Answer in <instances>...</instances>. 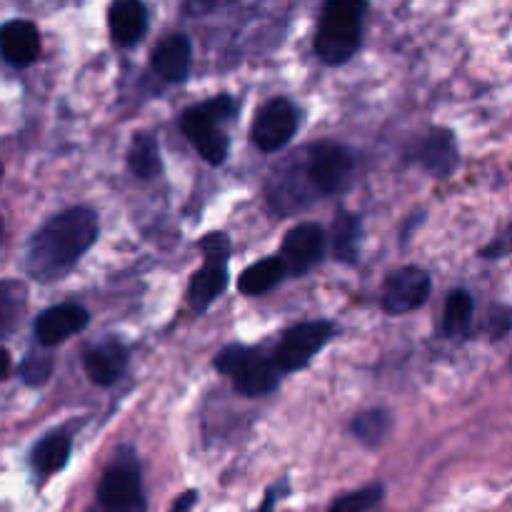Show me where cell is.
<instances>
[{
  "mask_svg": "<svg viewBox=\"0 0 512 512\" xmlns=\"http://www.w3.org/2000/svg\"><path fill=\"white\" fill-rule=\"evenodd\" d=\"M70 455V438L65 433H50L35 445L33 465L40 475L58 473Z\"/></svg>",
  "mask_w": 512,
  "mask_h": 512,
  "instance_id": "20",
  "label": "cell"
},
{
  "mask_svg": "<svg viewBox=\"0 0 512 512\" xmlns=\"http://www.w3.org/2000/svg\"><path fill=\"white\" fill-rule=\"evenodd\" d=\"M288 273L285 270V263L280 258H265L260 263L250 265L243 275H240V293L245 295H263L268 290H273L275 285L283 280V275Z\"/></svg>",
  "mask_w": 512,
  "mask_h": 512,
  "instance_id": "18",
  "label": "cell"
},
{
  "mask_svg": "<svg viewBox=\"0 0 512 512\" xmlns=\"http://www.w3.org/2000/svg\"><path fill=\"white\" fill-rule=\"evenodd\" d=\"M335 255L343 263H355L358 260V245H360V220L353 213H340L335 220Z\"/></svg>",
  "mask_w": 512,
  "mask_h": 512,
  "instance_id": "22",
  "label": "cell"
},
{
  "mask_svg": "<svg viewBox=\"0 0 512 512\" xmlns=\"http://www.w3.org/2000/svg\"><path fill=\"white\" fill-rule=\"evenodd\" d=\"M148 30V10L140 0H115L110 5V33L120 45H133Z\"/></svg>",
  "mask_w": 512,
  "mask_h": 512,
  "instance_id": "13",
  "label": "cell"
},
{
  "mask_svg": "<svg viewBox=\"0 0 512 512\" xmlns=\"http://www.w3.org/2000/svg\"><path fill=\"white\" fill-rule=\"evenodd\" d=\"M508 253H512V228L505 230L503 235H498V238L493 240V245H488V248L483 250L485 258H500V255Z\"/></svg>",
  "mask_w": 512,
  "mask_h": 512,
  "instance_id": "28",
  "label": "cell"
},
{
  "mask_svg": "<svg viewBox=\"0 0 512 512\" xmlns=\"http://www.w3.org/2000/svg\"><path fill=\"white\" fill-rule=\"evenodd\" d=\"M418 163L435 178H445L458 168V143L450 130L435 128L418 150Z\"/></svg>",
  "mask_w": 512,
  "mask_h": 512,
  "instance_id": "12",
  "label": "cell"
},
{
  "mask_svg": "<svg viewBox=\"0 0 512 512\" xmlns=\"http://www.w3.org/2000/svg\"><path fill=\"white\" fill-rule=\"evenodd\" d=\"M195 500H198V495H195V493H185L183 498H180L178 503L173 505V510H170V512H190V508H193V505H195Z\"/></svg>",
  "mask_w": 512,
  "mask_h": 512,
  "instance_id": "29",
  "label": "cell"
},
{
  "mask_svg": "<svg viewBox=\"0 0 512 512\" xmlns=\"http://www.w3.org/2000/svg\"><path fill=\"white\" fill-rule=\"evenodd\" d=\"M40 53V35L28 20H10L0 28V55L10 65H30Z\"/></svg>",
  "mask_w": 512,
  "mask_h": 512,
  "instance_id": "11",
  "label": "cell"
},
{
  "mask_svg": "<svg viewBox=\"0 0 512 512\" xmlns=\"http://www.w3.org/2000/svg\"><path fill=\"white\" fill-rule=\"evenodd\" d=\"M390 428V418L385 410H368L353 420V433L365 445H378Z\"/></svg>",
  "mask_w": 512,
  "mask_h": 512,
  "instance_id": "23",
  "label": "cell"
},
{
  "mask_svg": "<svg viewBox=\"0 0 512 512\" xmlns=\"http://www.w3.org/2000/svg\"><path fill=\"white\" fill-rule=\"evenodd\" d=\"M330 335H333V325L330 323L295 325L293 330L285 333L283 343L275 350V365L285 373L305 368L315 358V353L328 343Z\"/></svg>",
  "mask_w": 512,
  "mask_h": 512,
  "instance_id": "6",
  "label": "cell"
},
{
  "mask_svg": "<svg viewBox=\"0 0 512 512\" xmlns=\"http://www.w3.org/2000/svg\"><path fill=\"white\" fill-rule=\"evenodd\" d=\"M218 370L230 375L235 390L248 398H260L278 388V365L260 355L258 350L230 345L218 355Z\"/></svg>",
  "mask_w": 512,
  "mask_h": 512,
  "instance_id": "4",
  "label": "cell"
},
{
  "mask_svg": "<svg viewBox=\"0 0 512 512\" xmlns=\"http://www.w3.org/2000/svg\"><path fill=\"white\" fill-rule=\"evenodd\" d=\"M98 238V215L73 208L55 215L33 235L25 253V268L38 280H58L73 270L80 255Z\"/></svg>",
  "mask_w": 512,
  "mask_h": 512,
  "instance_id": "1",
  "label": "cell"
},
{
  "mask_svg": "<svg viewBox=\"0 0 512 512\" xmlns=\"http://www.w3.org/2000/svg\"><path fill=\"white\" fill-rule=\"evenodd\" d=\"M193 60V45L185 35H168L153 50V68L165 80H183Z\"/></svg>",
  "mask_w": 512,
  "mask_h": 512,
  "instance_id": "15",
  "label": "cell"
},
{
  "mask_svg": "<svg viewBox=\"0 0 512 512\" xmlns=\"http://www.w3.org/2000/svg\"><path fill=\"white\" fill-rule=\"evenodd\" d=\"M50 373H53V358L50 355H30L20 365V375L28 385H43L48 383Z\"/></svg>",
  "mask_w": 512,
  "mask_h": 512,
  "instance_id": "25",
  "label": "cell"
},
{
  "mask_svg": "<svg viewBox=\"0 0 512 512\" xmlns=\"http://www.w3.org/2000/svg\"><path fill=\"white\" fill-rule=\"evenodd\" d=\"M368 0H325L315 50L328 65H340L355 55L363 33V15Z\"/></svg>",
  "mask_w": 512,
  "mask_h": 512,
  "instance_id": "2",
  "label": "cell"
},
{
  "mask_svg": "<svg viewBox=\"0 0 512 512\" xmlns=\"http://www.w3.org/2000/svg\"><path fill=\"white\" fill-rule=\"evenodd\" d=\"M185 5H188L190 13H205V10L213 8L215 0H185Z\"/></svg>",
  "mask_w": 512,
  "mask_h": 512,
  "instance_id": "30",
  "label": "cell"
},
{
  "mask_svg": "<svg viewBox=\"0 0 512 512\" xmlns=\"http://www.w3.org/2000/svg\"><path fill=\"white\" fill-rule=\"evenodd\" d=\"M350 173H353V155L343 145L320 143L310 150L305 175L318 193H338L348 185Z\"/></svg>",
  "mask_w": 512,
  "mask_h": 512,
  "instance_id": "5",
  "label": "cell"
},
{
  "mask_svg": "<svg viewBox=\"0 0 512 512\" xmlns=\"http://www.w3.org/2000/svg\"><path fill=\"white\" fill-rule=\"evenodd\" d=\"M228 285V270L223 263H205L198 273L193 275L188 288V300L193 305V310L203 313L208 310V305L218 298L220 293Z\"/></svg>",
  "mask_w": 512,
  "mask_h": 512,
  "instance_id": "16",
  "label": "cell"
},
{
  "mask_svg": "<svg viewBox=\"0 0 512 512\" xmlns=\"http://www.w3.org/2000/svg\"><path fill=\"white\" fill-rule=\"evenodd\" d=\"M325 250V233L313 223H303L288 233L283 243V263L285 270L295 275L308 273L318 260L323 258Z\"/></svg>",
  "mask_w": 512,
  "mask_h": 512,
  "instance_id": "9",
  "label": "cell"
},
{
  "mask_svg": "<svg viewBox=\"0 0 512 512\" xmlns=\"http://www.w3.org/2000/svg\"><path fill=\"white\" fill-rule=\"evenodd\" d=\"M200 250L205 255V263H228V255H230V243L225 235L213 233L200 243Z\"/></svg>",
  "mask_w": 512,
  "mask_h": 512,
  "instance_id": "26",
  "label": "cell"
},
{
  "mask_svg": "<svg viewBox=\"0 0 512 512\" xmlns=\"http://www.w3.org/2000/svg\"><path fill=\"white\" fill-rule=\"evenodd\" d=\"M473 315H475V303L470 298V293L465 290H455L450 293L448 303H445V315H443V330L448 338H465L473 328Z\"/></svg>",
  "mask_w": 512,
  "mask_h": 512,
  "instance_id": "19",
  "label": "cell"
},
{
  "mask_svg": "<svg viewBox=\"0 0 512 512\" xmlns=\"http://www.w3.org/2000/svg\"><path fill=\"white\" fill-rule=\"evenodd\" d=\"M0 173H3V170H0Z\"/></svg>",
  "mask_w": 512,
  "mask_h": 512,
  "instance_id": "32",
  "label": "cell"
},
{
  "mask_svg": "<svg viewBox=\"0 0 512 512\" xmlns=\"http://www.w3.org/2000/svg\"><path fill=\"white\" fill-rule=\"evenodd\" d=\"M125 365H128V353L123 345L113 343V340L95 345L85 355V370L95 385H113L125 373Z\"/></svg>",
  "mask_w": 512,
  "mask_h": 512,
  "instance_id": "14",
  "label": "cell"
},
{
  "mask_svg": "<svg viewBox=\"0 0 512 512\" xmlns=\"http://www.w3.org/2000/svg\"><path fill=\"white\" fill-rule=\"evenodd\" d=\"M380 495H383V488H380V485H373V488H365L360 490V493H350L345 495V498H340L338 503L330 508V512H368L380 503Z\"/></svg>",
  "mask_w": 512,
  "mask_h": 512,
  "instance_id": "24",
  "label": "cell"
},
{
  "mask_svg": "<svg viewBox=\"0 0 512 512\" xmlns=\"http://www.w3.org/2000/svg\"><path fill=\"white\" fill-rule=\"evenodd\" d=\"M128 163H130V170H133L138 178L143 180L153 178V175L160 170L158 140H155L153 135H145V133L135 135L133 143H130Z\"/></svg>",
  "mask_w": 512,
  "mask_h": 512,
  "instance_id": "21",
  "label": "cell"
},
{
  "mask_svg": "<svg viewBox=\"0 0 512 512\" xmlns=\"http://www.w3.org/2000/svg\"><path fill=\"white\" fill-rule=\"evenodd\" d=\"M235 103L228 95H220V98L208 100L203 105H195L188 113L183 115V130L190 138V143L195 145L200 155H203L208 163L220 165L228 155V138H225L223 128L220 125L228 118H233Z\"/></svg>",
  "mask_w": 512,
  "mask_h": 512,
  "instance_id": "3",
  "label": "cell"
},
{
  "mask_svg": "<svg viewBox=\"0 0 512 512\" xmlns=\"http://www.w3.org/2000/svg\"><path fill=\"white\" fill-rule=\"evenodd\" d=\"M88 310L80 308V305L65 303L55 305V308L45 310L43 315L35 323V335L43 345H58L63 340H68L70 335L80 333V330L88 325Z\"/></svg>",
  "mask_w": 512,
  "mask_h": 512,
  "instance_id": "10",
  "label": "cell"
},
{
  "mask_svg": "<svg viewBox=\"0 0 512 512\" xmlns=\"http://www.w3.org/2000/svg\"><path fill=\"white\" fill-rule=\"evenodd\" d=\"M430 295V275L420 268H403L395 270L385 283L383 305L388 313L403 315L410 310L420 308Z\"/></svg>",
  "mask_w": 512,
  "mask_h": 512,
  "instance_id": "8",
  "label": "cell"
},
{
  "mask_svg": "<svg viewBox=\"0 0 512 512\" xmlns=\"http://www.w3.org/2000/svg\"><path fill=\"white\" fill-rule=\"evenodd\" d=\"M8 373H10V355L8 350L0 348V380L8 378Z\"/></svg>",
  "mask_w": 512,
  "mask_h": 512,
  "instance_id": "31",
  "label": "cell"
},
{
  "mask_svg": "<svg viewBox=\"0 0 512 512\" xmlns=\"http://www.w3.org/2000/svg\"><path fill=\"white\" fill-rule=\"evenodd\" d=\"M28 308V288L20 280H0V338L13 333Z\"/></svg>",
  "mask_w": 512,
  "mask_h": 512,
  "instance_id": "17",
  "label": "cell"
},
{
  "mask_svg": "<svg viewBox=\"0 0 512 512\" xmlns=\"http://www.w3.org/2000/svg\"><path fill=\"white\" fill-rule=\"evenodd\" d=\"M488 328L495 338H500V335L508 333V330L512 328V310L510 308H495L493 315H490Z\"/></svg>",
  "mask_w": 512,
  "mask_h": 512,
  "instance_id": "27",
  "label": "cell"
},
{
  "mask_svg": "<svg viewBox=\"0 0 512 512\" xmlns=\"http://www.w3.org/2000/svg\"><path fill=\"white\" fill-rule=\"evenodd\" d=\"M298 130V110L290 100L275 98L260 108L253 123V143L265 153L280 150Z\"/></svg>",
  "mask_w": 512,
  "mask_h": 512,
  "instance_id": "7",
  "label": "cell"
}]
</instances>
